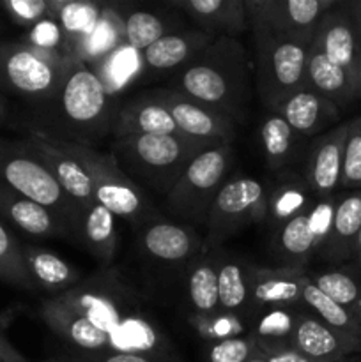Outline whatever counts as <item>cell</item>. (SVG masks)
<instances>
[{"mask_svg": "<svg viewBox=\"0 0 361 362\" xmlns=\"http://www.w3.org/2000/svg\"><path fill=\"white\" fill-rule=\"evenodd\" d=\"M4 13L20 27H35L45 20H52L48 0H4Z\"/></svg>", "mask_w": 361, "mask_h": 362, "instance_id": "43", "label": "cell"}, {"mask_svg": "<svg viewBox=\"0 0 361 362\" xmlns=\"http://www.w3.org/2000/svg\"><path fill=\"white\" fill-rule=\"evenodd\" d=\"M268 218V191L251 177L227 179L216 194L205 226L212 244L232 235L243 226L260 223Z\"/></svg>", "mask_w": 361, "mask_h": 362, "instance_id": "10", "label": "cell"}, {"mask_svg": "<svg viewBox=\"0 0 361 362\" xmlns=\"http://www.w3.org/2000/svg\"><path fill=\"white\" fill-rule=\"evenodd\" d=\"M361 230V189L338 197L333 214L331 228L324 244L319 250V257L328 262H345L353 258L354 244Z\"/></svg>", "mask_w": 361, "mask_h": 362, "instance_id": "23", "label": "cell"}, {"mask_svg": "<svg viewBox=\"0 0 361 362\" xmlns=\"http://www.w3.org/2000/svg\"><path fill=\"white\" fill-rule=\"evenodd\" d=\"M276 113H280L285 122L292 127L294 133H297L304 140L315 136L324 127L331 126L340 119L338 106L308 85L290 94Z\"/></svg>", "mask_w": 361, "mask_h": 362, "instance_id": "21", "label": "cell"}, {"mask_svg": "<svg viewBox=\"0 0 361 362\" xmlns=\"http://www.w3.org/2000/svg\"><path fill=\"white\" fill-rule=\"evenodd\" d=\"M144 67L142 52H137V49L127 45H122L115 52L99 60L98 64L91 66V69L99 78L106 94L110 98H115L119 92H122L124 88L133 85L140 78Z\"/></svg>", "mask_w": 361, "mask_h": 362, "instance_id": "34", "label": "cell"}, {"mask_svg": "<svg viewBox=\"0 0 361 362\" xmlns=\"http://www.w3.org/2000/svg\"><path fill=\"white\" fill-rule=\"evenodd\" d=\"M27 141L35 148L59 186L78 207H88L94 204L96 194L91 177L73 156L64 152L42 129H30Z\"/></svg>", "mask_w": 361, "mask_h": 362, "instance_id": "17", "label": "cell"}, {"mask_svg": "<svg viewBox=\"0 0 361 362\" xmlns=\"http://www.w3.org/2000/svg\"><path fill=\"white\" fill-rule=\"evenodd\" d=\"M347 129H349V122L338 124L328 133L319 136L308 151L304 172L301 175L306 180L308 189L314 194L315 200L333 197L336 187H340Z\"/></svg>", "mask_w": 361, "mask_h": 362, "instance_id": "15", "label": "cell"}, {"mask_svg": "<svg viewBox=\"0 0 361 362\" xmlns=\"http://www.w3.org/2000/svg\"><path fill=\"white\" fill-rule=\"evenodd\" d=\"M117 138L137 136V134H176L188 136L177 127L170 113L147 94L133 99L115 113L112 126Z\"/></svg>", "mask_w": 361, "mask_h": 362, "instance_id": "24", "label": "cell"}, {"mask_svg": "<svg viewBox=\"0 0 361 362\" xmlns=\"http://www.w3.org/2000/svg\"><path fill=\"white\" fill-rule=\"evenodd\" d=\"M214 145L219 144L191 136L137 134L117 138L112 156L133 182H142L152 187L156 193L166 194L190 163L205 148Z\"/></svg>", "mask_w": 361, "mask_h": 362, "instance_id": "4", "label": "cell"}, {"mask_svg": "<svg viewBox=\"0 0 361 362\" xmlns=\"http://www.w3.org/2000/svg\"><path fill=\"white\" fill-rule=\"evenodd\" d=\"M311 46L321 49L347 74L361 101V35L345 2H338L324 14Z\"/></svg>", "mask_w": 361, "mask_h": 362, "instance_id": "12", "label": "cell"}, {"mask_svg": "<svg viewBox=\"0 0 361 362\" xmlns=\"http://www.w3.org/2000/svg\"><path fill=\"white\" fill-rule=\"evenodd\" d=\"M170 7L183 11L211 37H237L250 28L244 0H172Z\"/></svg>", "mask_w": 361, "mask_h": 362, "instance_id": "19", "label": "cell"}, {"mask_svg": "<svg viewBox=\"0 0 361 362\" xmlns=\"http://www.w3.org/2000/svg\"><path fill=\"white\" fill-rule=\"evenodd\" d=\"M218 296L219 310L239 317L251 310L250 265L239 258L222 255L218 264Z\"/></svg>", "mask_w": 361, "mask_h": 362, "instance_id": "33", "label": "cell"}, {"mask_svg": "<svg viewBox=\"0 0 361 362\" xmlns=\"http://www.w3.org/2000/svg\"><path fill=\"white\" fill-rule=\"evenodd\" d=\"M299 315L301 311L296 308H268L248 336L264 354H278L292 349L290 343Z\"/></svg>", "mask_w": 361, "mask_h": 362, "instance_id": "32", "label": "cell"}, {"mask_svg": "<svg viewBox=\"0 0 361 362\" xmlns=\"http://www.w3.org/2000/svg\"><path fill=\"white\" fill-rule=\"evenodd\" d=\"M190 322L198 336L209 343L239 338L244 332L243 317L223 310H218L211 315H191Z\"/></svg>", "mask_w": 361, "mask_h": 362, "instance_id": "41", "label": "cell"}, {"mask_svg": "<svg viewBox=\"0 0 361 362\" xmlns=\"http://www.w3.org/2000/svg\"><path fill=\"white\" fill-rule=\"evenodd\" d=\"M0 281L27 292L38 290L25 262L23 246L2 221H0Z\"/></svg>", "mask_w": 361, "mask_h": 362, "instance_id": "37", "label": "cell"}, {"mask_svg": "<svg viewBox=\"0 0 361 362\" xmlns=\"http://www.w3.org/2000/svg\"><path fill=\"white\" fill-rule=\"evenodd\" d=\"M45 133L74 144L91 145L113 126L112 98L87 64L67 67L53 98L42 106Z\"/></svg>", "mask_w": 361, "mask_h": 362, "instance_id": "3", "label": "cell"}, {"mask_svg": "<svg viewBox=\"0 0 361 362\" xmlns=\"http://www.w3.org/2000/svg\"><path fill=\"white\" fill-rule=\"evenodd\" d=\"M357 318H360V322H361V311H360V315H357Z\"/></svg>", "mask_w": 361, "mask_h": 362, "instance_id": "54", "label": "cell"}, {"mask_svg": "<svg viewBox=\"0 0 361 362\" xmlns=\"http://www.w3.org/2000/svg\"><path fill=\"white\" fill-rule=\"evenodd\" d=\"M290 346L311 362L336 361L360 356L361 336L340 331L324 324L314 313L301 311Z\"/></svg>", "mask_w": 361, "mask_h": 362, "instance_id": "14", "label": "cell"}, {"mask_svg": "<svg viewBox=\"0 0 361 362\" xmlns=\"http://www.w3.org/2000/svg\"><path fill=\"white\" fill-rule=\"evenodd\" d=\"M338 0H244L250 25L310 46L319 23Z\"/></svg>", "mask_w": 361, "mask_h": 362, "instance_id": "11", "label": "cell"}, {"mask_svg": "<svg viewBox=\"0 0 361 362\" xmlns=\"http://www.w3.org/2000/svg\"><path fill=\"white\" fill-rule=\"evenodd\" d=\"M73 237L80 240L81 246L105 267H108L115 258L119 247L115 216L99 202L78 209Z\"/></svg>", "mask_w": 361, "mask_h": 362, "instance_id": "22", "label": "cell"}, {"mask_svg": "<svg viewBox=\"0 0 361 362\" xmlns=\"http://www.w3.org/2000/svg\"><path fill=\"white\" fill-rule=\"evenodd\" d=\"M353 258H354V262H356V267H357V271H360V274H361V230H360V233H357L356 244H354Z\"/></svg>", "mask_w": 361, "mask_h": 362, "instance_id": "49", "label": "cell"}, {"mask_svg": "<svg viewBox=\"0 0 361 362\" xmlns=\"http://www.w3.org/2000/svg\"><path fill=\"white\" fill-rule=\"evenodd\" d=\"M42 362H64V361H55V359H48V361H42Z\"/></svg>", "mask_w": 361, "mask_h": 362, "instance_id": "53", "label": "cell"}, {"mask_svg": "<svg viewBox=\"0 0 361 362\" xmlns=\"http://www.w3.org/2000/svg\"><path fill=\"white\" fill-rule=\"evenodd\" d=\"M251 60L237 37H216L173 80V90L225 113L234 122L246 115Z\"/></svg>", "mask_w": 361, "mask_h": 362, "instance_id": "2", "label": "cell"}, {"mask_svg": "<svg viewBox=\"0 0 361 362\" xmlns=\"http://www.w3.org/2000/svg\"><path fill=\"white\" fill-rule=\"evenodd\" d=\"M232 158V144L214 145L198 154L165 194V207L170 214L205 225L212 202L227 182Z\"/></svg>", "mask_w": 361, "mask_h": 362, "instance_id": "8", "label": "cell"}, {"mask_svg": "<svg viewBox=\"0 0 361 362\" xmlns=\"http://www.w3.org/2000/svg\"><path fill=\"white\" fill-rule=\"evenodd\" d=\"M4 325L0 324V362H28L27 357L13 346V343L4 336Z\"/></svg>", "mask_w": 361, "mask_h": 362, "instance_id": "47", "label": "cell"}, {"mask_svg": "<svg viewBox=\"0 0 361 362\" xmlns=\"http://www.w3.org/2000/svg\"><path fill=\"white\" fill-rule=\"evenodd\" d=\"M21 42L35 46V48L64 53V55H67L71 59L66 37H64L62 30H60L59 23L55 20H45L35 25V27H32L30 32L25 35V39Z\"/></svg>", "mask_w": 361, "mask_h": 362, "instance_id": "45", "label": "cell"}, {"mask_svg": "<svg viewBox=\"0 0 361 362\" xmlns=\"http://www.w3.org/2000/svg\"><path fill=\"white\" fill-rule=\"evenodd\" d=\"M211 35L202 30L172 32L142 52L144 66L154 71H172L193 62L212 42Z\"/></svg>", "mask_w": 361, "mask_h": 362, "instance_id": "25", "label": "cell"}, {"mask_svg": "<svg viewBox=\"0 0 361 362\" xmlns=\"http://www.w3.org/2000/svg\"><path fill=\"white\" fill-rule=\"evenodd\" d=\"M145 94L161 105L188 136L212 144H232L236 138V122L225 113L200 105L173 88H156Z\"/></svg>", "mask_w": 361, "mask_h": 362, "instance_id": "13", "label": "cell"}, {"mask_svg": "<svg viewBox=\"0 0 361 362\" xmlns=\"http://www.w3.org/2000/svg\"><path fill=\"white\" fill-rule=\"evenodd\" d=\"M306 85L335 103L340 110L360 101L357 92L347 74L331 62L321 49L310 45L306 57Z\"/></svg>", "mask_w": 361, "mask_h": 362, "instance_id": "28", "label": "cell"}, {"mask_svg": "<svg viewBox=\"0 0 361 362\" xmlns=\"http://www.w3.org/2000/svg\"><path fill=\"white\" fill-rule=\"evenodd\" d=\"M310 281L304 269L250 265L251 310L297 308L303 304V290Z\"/></svg>", "mask_w": 361, "mask_h": 362, "instance_id": "16", "label": "cell"}, {"mask_svg": "<svg viewBox=\"0 0 361 362\" xmlns=\"http://www.w3.org/2000/svg\"><path fill=\"white\" fill-rule=\"evenodd\" d=\"M248 362H269V357H268V354L260 352V350L257 349V352H255V356L251 357V359L248 361Z\"/></svg>", "mask_w": 361, "mask_h": 362, "instance_id": "50", "label": "cell"}, {"mask_svg": "<svg viewBox=\"0 0 361 362\" xmlns=\"http://www.w3.org/2000/svg\"><path fill=\"white\" fill-rule=\"evenodd\" d=\"M39 315L69 350L144 354L165 362H183L142 297L115 269H105L46 299Z\"/></svg>", "mask_w": 361, "mask_h": 362, "instance_id": "1", "label": "cell"}, {"mask_svg": "<svg viewBox=\"0 0 361 362\" xmlns=\"http://www.w3.org/2000/svg\"><path fill=\"white\" fill-rule=\"evenodd\" d=\"M0 218L32 237H73L60 216L0 184Z\"/></svg>", "mask_w": 361, "mask_h": 362, "instance_id": "20", "label": "cell"}, {"mask_svg": "<svg viewBox=\"0 0 361 362\" xmlns=\"http://www.w3.org/2000/svg\"><path fill=\"white\" fill-rule=\"evenodd\" d=\"M276 173L278 177L268 191V218H265L275 230L294 216L308 212L317 202L301 173L292 170H282Z\"/></svg>", "mask_w": 361, "mask_h": 362, "instance_id": "26", "label": "cell"}, {"mask_svg": "<svg viewBox=\"0 0 361 362\" xmlns=\"http://www.w3.org/2000/svg\"><path fill=\"white\" fill-rule=\"evenodd\" d=\"M273 250L275 257L287 267H306L311 255L317 253V239L311 226V209L303 214L294 216L275 230Z\"/></svg>", "mask_w": 361, "mask_h": 362, "instance_id": "27", "label": "cell"}, {"mask_svg": "<svg viewBox=\"0 0 361 362\" xmlns=\"http://www.w3.org/2000/svg\"><path fill=\"white\" fill-rule=\"evenodd\" d=\"M0 184L50 209L69 225L73 233L78 205L59 186L35 148L25 141L0 138Z\"/></svg>", "mask_w": 361, "mask_h": 362, "instance_id": "7", "label": "cell"}, {"mask_svg": "<svg viewBox=\"0 0 361 362\" xmlns=\"http://www.w3.org/2000/svg\"><path fill=\"white\" fill-rule=\"evenodd\" d=\"M303 306L314 311L315 317L321 318L324 324L340 329L343 332H349V334L361 336V322L357 320L356 315H353L345 308L329 299L311 281L303 290Z\"/></svg>", "mask_w": 361, "mask_h": 362, "instance_id": "38", "label": "cell"}, {"mask_svg": "<svg viewBox=\"0 0 361 362\" xmlns=\"http://www.w3.org/2000/svg\"><path fill=\"white\" fill-rule=\"evenodd\" d=\"M126 45L124 37V16L113 6H106L103 16L94 30L74 48V60L87 64L88 67L98 64L117 48Z\"/></svg>", "mask_w": 361, "mask_h": 362, "instance_id": "31", "label": "cell"}, {"mask_svg": "<svg viewBox=\"0 0 361 362\" xmlns=\"http://www.w3.org/2000/svg\"><path fill=\"white\" fill-rule=\"evenodd\" d=\"M67 362H165L144 354H92L69 350Z\"/></svg>", "mask_w": 361, "mask_h": 362, "instance_id": "46", "label": "cell"}, {"mask_svg": "<svg viewBox=\"0 0 361 362\" xmlns=\"http://www.w3.org/2000/svg\"><path fill=\"white\" fill-rule=\"evenodd\" d=\"M340 187L354 191L361 189V115L349 120Z\"/></svg>", "mask_w": 361, "mask_h": 362, "instance_id": "42", "label": "cell"}, {"mask_svg": "<svg viewBox=\"0 0 361 362\" xmlns=\"http://www.w3.org/2000/svg\"><path fill=\"white\" fill-rule=\"evenodd\" d=\"M71 62L74 60L64 53L21 41L0 45V80L39 108L53 98Z\"/></svg>", "mask_w": 361, "mask_h": 362, "instance_id": "9", "label": "cell"}, {"mask_svg": "<svg viewBox=\"0 0 361 362\" xmlns=\"http://www.w3.org/2000/svg\"><path fill=\"white\" fill-rule=\"evenodd\" d=\"M257 352V345L250 336L227 339V341L209 343V362H248Z\"/></svg>", "mask_w": 361, "mask_h": 362, "instance_id": "44", "label": "cell"}, {"mask_svg": "<svg viewBox=\"0 0 361 362\" xmlns=\"http://www.w3.org/2000/svg\"><path fill=\"white\" fill-rule=\"evenodd\" d=\"M52 140L84 166L94 186L96 202L108 209L115 218L126 219L134 226H145L158 219L142 187L120 170L112 152L106 154L96 151L92 145L74 144L57 136H52Z\"/></svg>", "mask_w": 361, "mask_h": 362, "instance_id": "5", "label": "cell"}, {"mask_svg": "<svg viewBox=\"0 0 361 362\" xmlns=\"http://www.w3.org/2000/svg\"><path fill=\"white\" fill-rule=\"evenodd\" d=\"M23 257L38 288L59 296L81 281L80 272L53 251L25 244Z\"/></svg>", "mask_w": 361, "mask_h": 362, "instance_id": "30", "label": "cell"}, {"mask_svg": "<svg viewBox=\"0 0 361 362\" xmlns=\"http://www.w3.org/2000/svg\"><path fill=\"white\" fill-rule=\"evenodd\" d=\"M326 362H361V357L360 356H350V357H343V359L326 361Z\"/></svg>", "mask_w": 361, "mask_h": 362, "instance_id": "51", "label": "cell"}, {"mask_svg": "<svg viewBox=\"0 0 361 362\" xmlns=\"http://www.w3.org/2000/svg\"><path fill=\"white\" fill-rule=\"evenodd\" d=\"M6 117H7V110H6V105H4L2 98H0V124H2L4 120H6Z\"/></svg>", "mask_w": 361, "mask_h": 362, "instance_id": "52", "label": "cell"}, {"mask_svg": "<svg viewBox=\"0 0 361 362\" xmlns=\"http://www.w3.org/2000/svg\"><path fill=\"white\" fill-rule=\"evenodd\" d=\"M255 49V80L262 103L276 113L285 99L306 85L310 46L280 37L258 25H250Z\"/></svg>", "mask_w": 361, "mask_h": 362, "instance_id": "6", "label": "cell"}, {"mask_svg": "<svg viewBox=\"0 0 361 362\" xmlns=\"http://www.w3.org/2000/svg\"><path fill=\"white\" fill-rule=\"evenodd\" d=\"M166 34H172L168 21L151 11H133L124 18L126 45L137 52H144Z\"/></svg>", "mask_w": 361, "mask_h": 362, "instance_id": "40", "label": "cell"}, {"mask_svg": "<svg viewBox=\"0 0 361 362\" xmlns=\"http://www.w3.org/2000/svg\"><path fill=\"white\" fill-rule=\"evenodd\" d=\"M140 244L149 258L172 265L195 260L204 246L193 228L163 219H156L142 228Z\"/></svg>", "mask_w": 361, "mask_h": 362, "instance_id": "18", "label": "cell"}, {"mask_svg": "<svg viewBox=\"0 0 361 362\" xmlns=\"http://www.w3.org/2000/svg\"><path fill=\"white\" fill-rule=\"evenodd\" d=\"M222 255L207 253L195 260L188 274V300L193 315H211L219 310L218 264Z\"/></svg>", "mask_w": 361, "mask_h": 362, "instance_id": "35", "label": "cell"}, {"mask_svg": "<svg viewBox=\"0 0 361 362\" xmlns=\"http://www.w3.org/2000/svg\"><path fill=\"white\" fill-rule=\"evenodd\" d=\"M303 140L294 133L280 113L269 112L260 122V144L265 165L273 172H282L301 158Z\"/></svg>", "mask_w": 361, "mask_h": 362, "instance_id": "29", "label": "cell"}, {"mask_svg": "<svg viewBox=\"0 0 361 362\" xmlns=\"http://www.w3.org/2000/svg\"><path fill=\"white\" fill-rule=\"evenodd\" d=\"M105 11V4L92 2V0H66V6L57 14L55 21L59 23L71 59L74 60V48L91 34L99 23Z\"/></svg>", "mask_w": 361, "mask_h": 362, "instance_id": "36", "label": "cell"}, {"mask_svg": "<svg viewBox=\"0 0 361 362\" xmlns=\"http://www.w3.org/2000/svg\"><path fill=\"white\" fill-rule=\"evenodd\" d=\"M347 9H349V13L353 14L354 21H356L357 25V30H360V35H361V2H345Z\"/></svg>", "mask_w": 361, "mask_h": 362, "instance_id": "48", "label": "cell"}, {"mask_svg": "<svg viewBox=\"0 0 361 362\" xmlns=\"http://www.w3.org/2000/svg\"><path fill=\"white\" fill-rule=\"evenodd\" d=\"M311 283L322 293L345 308L353 315H360L361 311V283L353 274L345 271H326L311 276ZM360 320V318H357Z\"/></svg>", "mask_w": 361, "mask_h": 362, "instance_id": "39", "label": "cell"}]
</instances>
